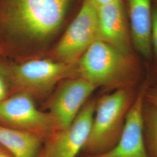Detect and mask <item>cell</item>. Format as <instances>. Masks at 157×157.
<instances>
[{
    "instance_id": "1",
    "label": "cell",
    "mask_w": 157,
    "mask_h": 157,
    "mask_svg": "<svg viewBox=\"0 0 157 157\" xmlns=\"http://www.w3.org/2000/svg\"><path fill=\"white\" fill-rule=\"evenodd\" d=\"M77 77L108 90L138 89L143 72L134 54H127L97 40L78 61Z\"/></svg>"
},
{
    "instance_id": "2",
    "label": "cell",
    "mask_w": 157,
    "mask_h": 157,
    "mask_svg": "<svg viewBox=\"0 0 157 157\" xmlns=\"http://www.w3.org/2000/svg\"><path fill=\"white\" fill-rule=\"evenodd\" d=\"M72 0H5L1 20L7 31L23 39L43 41L62 25Z\"/></svg>"
},
{
    "instance_id": "3",
    "label": "cell",
    "mask_w": 157,
    "mask_h": 157,
    "mask_svg": "<svg viewBox=\"0 0 157 157\" xmlns=\"http://www.w3.org/2000/svg\"><path fill=\"white\" fill-rule=\"evenodd\" d=\"M139 89L115 90L96 101L90 134L82 150L86 156L101 155L116 146Z\"/></svg>"
},
{
    "instance_id": "4",
    "label": "cell",
    "mask_w": 157,
    "mask_h": 157,
    "mask_svg": "<svg viewBox=\"0 0 157 157\" xmlns=\"http://www.w3.org/2000/svg\"><path fill=\"white\" fill-rule=\"evenodd\" d=\"M0 124L33 133L44 140L58 130L50 113L40 111L33 95L24 91H17L0 102Z\"/></svg>"
},
{
    "instance_id": "5",
    "label": "cell",
    "mask_w": 157,
    "mask_h": 157,
    "mask_svg": "<svg viewBox=\"0 0 157 157\" xmlns=\"http://www.w3.org/2000/svg\"><path fill=\"white\" fill-rule=\"evenodd\" d=\"M72 64L47 59H34L12 65L8 72L13 93L24 91L31 95L48 93L61 80L70 75Z\"/></svg>"
},
{
    "instance_id": "6",
    "label": "cell",
    "mask_w": 157,
    "mask_h": 157,
    "mask_svg": "<svg viewBox=\"0 0 157 157\" xmlns=\"http://www.w3.org/2000/svg\"><path fill=\"white\" fill-rule=\"evenodd\" d=\"M98 6L94 0H85L78 15L56 46L55 53L60 61L78 62L84 52L98 39Z\"/></svg>"
},
{
    "instance_id": "7",
    "label": "cell",
    "mask_w": 157,
    "mask_h": 157,
    "mask_svg": "<svg viewBox=\"0 0 157 157\" xmlns=\"http://www.w3.org/2000/svg\"><path fill=\"white\" fill-rule=\"evenodd\" d=\"M96 100L87 101L71 124L49 137L43 148L47 157H76L90 134Z\"/></svg>"
},
{
    "instance_id": "8",
    "label": "cell",
    "mask_w": 157,
    "mask_h": 157,
    "mask_svg": "<svg viewBox=\"0 0 157 157\" xmlns=\"http://www.w3.org/2000/svg\"><path fill=\"white\" fill-rule=\"evenodd\" d=\"M96 89L95 86L78 77L65 80L59 86L49 104V113L58 130L71 124Z\"/></svg>"
},
{
    "instance_id": "9",
    "label": "cell",
    "mask_w": 157,
    "mask_h": 157,
    "mask_svg": "<svg viewBox=\"0 0 157 157\" xmlns=\"http://www.w3.org/2000/svg\"><path fill=\"white\" fill-rule=\"evenodd\" d=\"M145 82L141 85L126 118L124 128L116 146L101 155L84 157H148L144 137L143 109Z\"/></svg>"
},
{
    "instance_id": "10",
    "label": "cell",
    "mask_w": 157,
    "mask_h": 157,
    "mask_svg": "<svg viewBox=\"0 0 157 157\" xmlns=\"http://www.w3.org/2000/svg\"><path fill=\"white\" fill-rule=\"evenodd\" d=\"M98 40L127 54H133L122 0L98 6Z\"/></svg>"
},
{
    "instance_id": "11",
    "label": "cell",
    "mask_w": 157,
    "mask_h": 157,
    "mask_svg": "<svg viewBox=\"0 0 157 157\" xmlns=\"http://www.w3.org/2000/svg\"><path fill=\"white\" fill-rule=\"evenodd\" d=\"M132 43L147 60L152 57L151 0H128Z\"/></svg>"
},
{
    "instance_id": "12",
    "label": "cell",
    "mask_w": 157,
    "mask_h": 157,
    "mask_svg": "<svg viewBox=\"0 0 157 157\" xmlns=\"http://www.w3.org/2000/svg\"><path fill=\"white\" fill-rule=\"evenodd\" d=\"M43 139L33 133L0 124V145L14 157H37Z\"/></svg>"
},
{
    "instance_id": "13",
    "label": "cell",
    "mask_w": 157,
    "mask_h": 157,
    "mask_svg": "<svg viewBox=\"0 0 157 157\" xmlns=\"http://www.w3.org/2000/svg\"><path fill=\"white\" fill-rule=\"evenodd\" d=\"M144 137L148 157H157V108L144 101Z\"/></svg>"
},
{
    "instance_id": "14",
    "label": "cell",
    "mask_w": 157,
    "mask_h": 157,
    "mask_svg": "<svg viewBox=\"0 0 157 157\" xmlns=\"http://www.w3.org/2000/svg\"><path fill=\"white\" fill-rule=\"evenodd\" d=\"M13 93L11 80L8 72L0 67V102L4 101Z\"/></svg>"
},
{
    "instance_id": "15",
    "label": "cell",
    "mask_w": 157,
    "mask_h": 157,
    "mask_svg": "<svg viewBox=\"0 0 157 157\" xmlns=\"http://www.w3.org/2000/svg\"><path fill=\"white\" fill-rule=\"evenodd\" d=\"M144 100L147 103L157 108V81L152 83L145 82Z\"/></svg>"
},
{
    "instance_id": "16",
    "label": "cell",
    "mask_w": 157,
    "mask_h": 157,
    "mask_svg": "<svg viewBox=\"0 0 157 157\" xmlns=\"http://www.w3.org/2000/svg\"><path fill=\"white\" fill-rule=\"evenodd\" d=\"M151 45L152 56L155 58L157 62V8L152 11Z\"/></svg>"
},
{
    "instance_id": "17",
    "label": "cell",
    "mask_w": 157,
    "mask_h": 157,
    "mask_svg": "<svg viewBox=\"0 0 157 157\" xmlns=\"http://www.w3.org/2000/svg\"><path fill=\"white\" fill-rule=\"evenodd\" d=\"M0 157H14L11 152L0 145Z\"/></svg>"
},
{
    "instance_id": "18",
    "label": "cell",
    "mask_w": 157,
    "mask_h": 157,
    "mask_svg": "<svg viewBox=\"0 0 157 157\" xmlns=\"http://www.w3.org/2000/svg\"><path fill=\"white\" fill-rule=\"evenodd\" d=\"M117 0H94L97 6H105L108 4L112 3Z\"/></svg>"
},
{
    "instance_id": "19",
    "label": "cell",
    "mask_w": 157,
    "mask_h": 157,
    "mask_svg": "<svg viewBox=\"0 0 157 157\" xmlns=\"http://www.w3.org/2000/svg\"><path fill=\"white\" fill-rule=\"evenodd\" d=\"M37 157H47V155H46L45 151H44V150L43 148H42V150H41V151L40 152L39 156Z\"/></svg>"
}]
</instances>
